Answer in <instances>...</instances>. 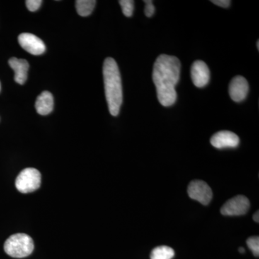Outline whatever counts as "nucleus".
<instances>
[{
  "label": "nucleus",
  "mask_w": 259,
  "mask_h": 259,
  "mask_svg": "<svg viewBox=\"0 0 259 259\" xmlns=\"http://www.w3.org/2000/svg\"><path fill=\"white\" fill-rule=\"evenodd\" d=\"M181 63L175 56L161 54L153 65V81L157 93L158 101L164 107L176 102V86L180 81Z\"/></svg>",
  "instance_id": "1"
},
{
  "label": "nucleus",
  "mask_w": 259,
  "mask_h": 259,
  "mask_svg": "<svg viewBox=\"0 0 259 259\" xmlns=\"http://www.w3.org/2000/svg\"><path fill=\"white\" fill-rule=\"evenodd\" d=\"M103 77L109 111L112 116L118 115L122 103V81L118 66L112 58L104 61Z\"/></svg>",
  "instance_id": "2"
},
{
  "label": "nucleus",
  "mask_w": 259,
  "mask_h": 259,
  "mask_svg": "<svg viewBox=\"0 0 259 259\" xmlns=\"http://www.w3.org/2000/svg\"><path fill=\"white\" fill-rule=\"evenodd\" d=\"M5 253L13 258H25L32 253L34 243L31 237L25 233L10 236L4 245Z\"/></svg>",
  "instance_id": "3"
},
{
  "label": "nucleus",
  "mask_w": 259,
  "mask_h": 259,
  "mask_svg": "<svg viewBox=\"0 0 259 259\" xmlns=\"http://www.w3.org/2000/svg\"><path fill=\"white\" fill-rule=\"evenodd\" d=\"M41 185V175L38 170L27 168L19 174L15 180V187L23 194L30 193L40 188Z\"/></svg>",
  "instance_id": "4"
},
{
  "label": "nucleus",
  "mask_w": 259,
  "mask_h": 259,
  "mask_svg": "<svg viewBox=\"0 0 259 259\" xmlns=\"http://www.w3.org/2000/svg\"><path fill=\"white\" fill-rule=\"evenodd\" d=\"M250 208V202L246 197L238 195L227 201L221 209V214L226 216L243 215Z\"/></svg>",
  "instance_id": "5"
},
{
  "label": "nucleus",
  "mask_w": 259,
  "mask_h": 259,
  "mask_svg": "<svg viewBox=\"0 0 259 259\" xmlns=\"http://www.w3.org/2000/svg\"><path fill=\"white\" fill-rule=\"evenodd\" d=\"M191 199L198 201L201 204L207 205L212 198V192L205 182L194 180L190 182L187 189Z\"/></svg>",
  "instance_id": "6"
},
{
  "label": "nucleus",
  "mask_w": 259,
  "mask_h": 259,
  "mask_svg": "<svg viewBox=\"0 0 259 259\" xmlns=\"http://www.w3.org/2000/svg\"><path fill=\"white\" fill-rule=\"evenodd\" d=\"M18 42L24 50L32 55H41L46 51V46L41 39L33 34H20L18 36Z\"/></svg>",
  "instance_id": "7"
},
{
  "label": "nucleus",
  "mask_w": 259,
  "mask_h": 259,
  "mask_svg": "<svg viewBox=\"0 0 259 259\" xmlns=\"http://www.w3.org/2000/svg\"><path fill=\"white\" fill-rule=\"evenodd\" d=\"M191 77L197 88L205 87L210 79V72L207 65L201 60L194 61L191 68Z\"/></svg>",
  "instance_id": "8"
},
{
  "label": "nucleus",
  "mask_w": 259,
  "mask_h": 259,
  "mask_svg": "<svg viewBox=\"0 0 259 259\" xmlns=\"http://www.w3.org/2000/svg\"><path fill=\"white\" fill-rule=\"evenodd\" d=\"M211 144L218 149L236 148L239 145L240 139L234 133L228 131H222L213 135L210 139Z\"/></svg>",
  "instance_id": "9"
},
{
  "label": "nucleus",
  "mask_w": 259,
  "mask_h": 259,
  "mask_svg": "<svg viewBox=\"0 0 259 259\" xmlns=\"http://www.w3.org/2000/svg\"><path fill=\"white\" fill-rule=\"evenodd\" d=\"M249 86L243 76H237L231 80L229 85V94L232 100L236 102L244 100L248 95Z\"/></svg>",
  "instance_id": "10"
},
{
  "label": "nucleus",
  "mask_w": 259,
  "mask_h": 259,
  "mask_svg": "<svg viewBox=\"0 0 259 259\" xmlns=\"http://www.w3.org/2000/svg\"><path fill=\"white\" fill-rule=\"evenodd\" d=\"M9 65L12 69L15 71V81L19 84H23L28 78L29 64L25 59H18L17 58H11Z\"/></svg>",
  "instance_id": "11"
},
{
  "label": "nucleus",
  "mask_w": 259,
  "mask_h": 259,
  "mask_svg": "<svg viewBox=\"0 0 259 259\" xmlns=\"http://www.w3.org/2000/svg\"><path fill=\"white\" fill-rule=\"evenodd\" d=\"M54 97L52 94L45 91L37 97L35 102V110L41 115H47L54 110Z\"/></svg>",
  "instance_id": "12"
},
{
  "label": "nucleus",
  "mask_w": 259,
  "mask_h": 259,
  "mask_svg": "<svg viewBox=\"0 0 259 259\" xmlns=\"http://www.w3.org/2000/svg\"><path fill=\"white\" fill-rule=\"evenodd\" d=\"M97 2L95 0H77L76 8L80 16L87 17L92 14Z\"/></svg>",
  "instance_id": "13"
},
{
  "label": "nucleus",
  "mask_w": 259,
  "mask_h": 259,
  "mask_svg": "<svg viewBox=\"0 0 259 259\" xmlns=\"http://www.w3.org/2000/svg\"><path fill=\"white\" fill-rule=\"evenodd\" d=\"M175 253L173 248L166 245L156 247L151 251V259H172Z\"/></svg>",
  "instance_id": "14"
},
{
  "label": "nucleus",
  "mask_w": 259,
  "mask_h": 259,
  "mask_svg": "<svg viewBox=\"0 0 259 259\" xmlns=\"http://www.w3.org/2000/svg\"><path fill=\"white\" fill-rule=\"evenodd\" d=\"M122 11L125 16L131 17L134 11V1L133 0H120L119 1Z\"/></svg>",
  "instance_id": "15"
},
{
  "label": "nucleus",
  "mask_w": 259,
  "mask_h": 259,
  "mask_svg": "<svg viewBox=\"0 0 259 259\" xmlns=\"http://www.w3.org/2000/svg\"><path fill=\"white\" fill-rule=\"evenodd\" d=\"M248 248L253 252L255 256L259 255V238L258 236L250 237L247 240Z\"/></svg>",
  "instance_id": "16"
},
{
  "label": "nucleus",
  "mask_w": 259,
  "mask_h": 259,
  "mask_svg": "<svg viewBox=\"0 0 259 259\" xmlns=\"http://www.w3.org/2000/svg\"><path fill=\"white\" fill-rule=\"evenodd\" d=\"M42 2L41 0H27L25 1L27 8L30 12H35L41 6Z\"/></svg>",
  "instance_id": "17"
},
{
  "label": "nucleus",
  "mask_w": 259,
  "mask_h": 259,
  "mask_svg": "<svg viewBox=\"0 0 259 259\" xmlns=\"http://www.w3.org/2000/svg\"><path fill=\"white\" fill-rule=\"evenodd\" d=\"M145 4V15L148 18H151L152 17L155 13V7L153 4V1L151 0H147V1H144Z\"/></svg>",
  "instance_id": "18"
},
{
  "label": "nucleus",
  "mask_w": 259,
  "mask_h": 259,
  "mask_svg": "<svg viewBox=\"0 0 259 259\" xmlns=\"http://www.w3.org/2000/svg\"><path fill=\"white\" fill-rule=\"evenodd\" d=\"M211 3L223 8H229L231 2L230 0H212Z\"/></svg>",
  "instance_id": "19"
},
{
  "label": "nucleus",
  "mask_w": 259,
  "mask_h": 259,
  "mask_svg": "<svg viewBox=\"0 0 259 259\" xmlns=\"http://www.w3.org/2000/svg\"><path fill=\"white\" fill-rule=\"evenodd\" d=\"M259 212L258 211H257L254 214H253V220H254V221L255 223H258L259 222Z\"/></svg>",
  "instance_id": "20"
},
{
  "label": "nucleus",
  "mask_w": 259,
  "mask_h": 259,
  "mask_svg": "<svg viewBox=\"0 0 259 259\" xmlns=\"http://www.w3.org/2000/svg\"><path fill=\"white\" fill-rule=\"evenodd\" d=\"M238 250H239L240 252H241V253H244L245 252V249L244 248H240L239 249H238Z\"/></svg>",
  "instance_id": "21"
},
{
  "label": "nucleus",
  "mask_w": 259,
  "mask_h": 259,
  "mask_svg": "<svg viewBox=\"0 0 259 259\" xmlns=\"http://www.w3.org/2000/svg\"><path fill=\"white\" fill-rule=\"evenodd\" d=\"M257 49H258V51L259 50V41H257L256 42Z\"/></svg>",
  "instance_id": "22"
},
{
  "label": "nucleus",
  "mask_w": 259,
  "mask_h": 259,
  "mask_svg": "<svg viewBox=\"0 0 259 259\" xmlns=\"http://www.w3.org/2000/svg\"><path fill=\"white\" fill-rule=\"evenodd\" d=\"M0 91H1V84H0Z\"/></svg>",
  "instance_id": "23"
}]
</instances>
